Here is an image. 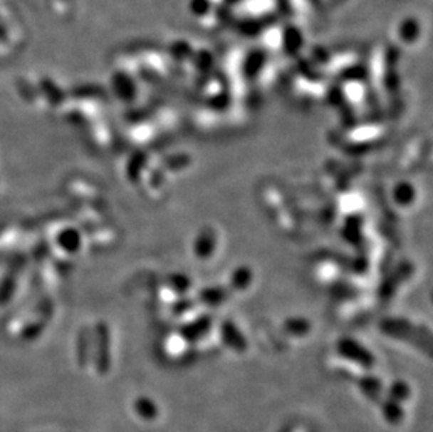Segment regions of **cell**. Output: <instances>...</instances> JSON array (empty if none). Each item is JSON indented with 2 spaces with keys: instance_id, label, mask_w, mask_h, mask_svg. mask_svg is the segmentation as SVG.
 Instances as JSON below:
<instances>
[{
  "instance_id": "1",
  "label": "cell",
  "mask_w": 433,
  "mask_h": 432,
  "mask_svg": "<svg viewBox=\"0 0 433 432\" xmlns=\"http://www.w3.org/2000/svg\"><path fill=\"white\" fill-rule=\"evenodd\" d=\"M401 34H402V38H404L405 41L411 43V41H414V40L418 37V34H419V27H418V24H417L414 20H408V21H405V23L402 24V27H401Z\"/></svg>"
},
{
  "instance_id": "2",
  "label": "cell",
  "mask_w": 433,
  "mask_h": 432,
  "mask_svg": "<svg viewBox=\"0 0 433 432\" xmlns=\"http://www.w3.org/2000/svg\"><path fill=\"white\" fill-rule=\"evenodd\" d=\"M191 7L197 16H204L211 9V0H192Z\"/></svg>"
}]
</instances>
